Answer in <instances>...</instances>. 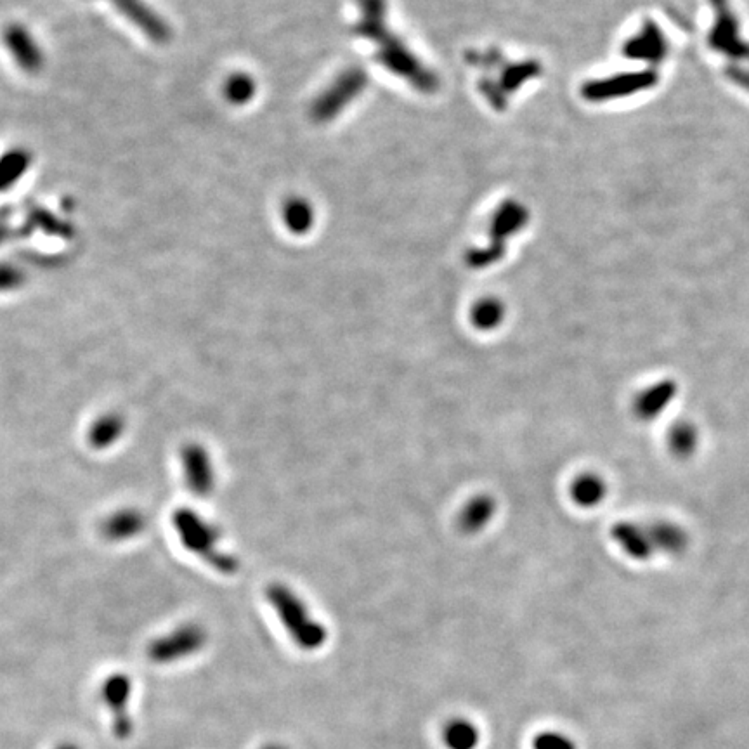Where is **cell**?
Returning <instances> with one entry per match:
<instances>
[{
  "instance_id": "obj_2",
  "label": "cell",
  "mask_w": 749,
  "mask_h": 749,
  "mask_svg": "<svg viewBox=\"0 0 749 749\" xmlns=\"http://www.w3.org/2000/svg\"><path fill=\"white\" fill-rule=\"evenodd\" d=\"M268 599L280 616L281 623L290 637L304 649H318L326 640V630L309 613V607L297 593L283 585H273L268 590Z\"/></svg>"
},
{
  "instance_id": "obj_6",
  "label": "cell",
  "mask_w": 749,
  "mask_h": 749,
  "mask_svg": "<svg viewBox=\"0 0 749 749\" xmlns=\"http://www.w3.org/2000/svg\"><path fill=\"white\" fill-rule=\"evenodd\" d=\"M496 502L489 495H477L463 507L458 526L465 535H477L495 517Z\"/></svg>"
},
{
  "instance_id": "obj_13",
  "label": "cell",
  "mask_w": 749,
  "mask_h": 749,
  "mask_svg": "<svg viewBox=\"0 0 749 749\" xmlns=\"http://www.w3.org/2000/svg\"><path fill=\"white\" fill-rule=\"evenodd\" d=\"M229 98L235 99V101H243L248 98V94H252V82H248L247 79H241L236 77L228 87Z\"/></svg>"
},
{
  "instance_id": "obj_9",
  "label": "cell",
  "mask_w": 749,
  "mask_h": 749,
  "mask_svg": "<svg viewBox=\"0 0 749 749\" xmlns=\"http://www.w3.org/2000/svg\"><path fill=\"white\" fill-rule=\"evenodd\" d=\"M124 434V420L120 415L115 413H108V415H101V417L91 425L89 430V443L103 450L108 448L113 443H117L118 437Z\"/></svg>"
},
{
  "instance_id": "obj_11",
  "label": "cell",
  "mask_w": 749,
  "mask_h": 749,
  "mask_svg": "<svg viewBox=\"0 0 749 749\" xmlns=\"http://www.w3.org/2000/svg\"><path fill=\"white\" fill-rule=\"evenodd\" d=\"M7 44L13 49V53H16L18 49H21L20 54H16L23 65L32 68V66L39 63V54H37V47L32 44L30 37H27V33L21 32L18 28H14L7 35Z\"/></svg>"
},
{
  "instance_id": "obj_15",
  "label": "cell",
  "mask_w": 749,
  "mask_h": 749,
  "mask_svg": "<svg viewBox=\"0 0 749 749\" xmlns=\"http://www.w3.org/2000/svg\"><path fill=\"white\" fill-rule=\"evenodd\" d=\"M266 749H281V748H266Z\"/></svg>"
},
{
  "instance_id": "obj_4",
  "label": "cell",
  "mask_w": 749,
  "mask_h": 749,
  "mask_svg": "<svg viewBox=\"0 0 749 749\" xmlns=\"http://www.w3.org/2000/svg\"><path fill=\"white\" fill-rule=\"evenodd\" d=\"M205 645V632L200 626H179L148 645V658L157 665H170L193 656Z\"/></svg>"
},
{
  "instance_id": "obj_10",
  "label": "cell",
  "mask_w": 749,
  "mask_h": 749,
  "mask_svg": "<svg viewBox=\"0 0 749 749\" xmlns=\"http://www.w3.org/2000/svg\"><path fill=\"white\" fill-rule=\"evenodd\" d=\"M502 302L495 299L481 300L472 311V323L482 332L493 330L503 321Z\"/></svg>"
},
{
  "instance_id": "obj_3",
  "label": "cell",
  "mask_w": 749,
  "mask_h": 749,
  "mask_svg": "<svg viewBox=\"0 0 749 749\" xmlns=\"http://www.w3.org/2000/svg\"><path fill=\"white\" fill-rule=\"evenodd\" d=\"M132 694L134 684L132 678L125 673H111L101 685V701L106 711L110 713L111 730L113 736L120 741H127L134 734V718H132Z\"/></svg>"
},
{
  "instance_id": "obj_8",
  "label": "cell",
  "mask_w": 749,
  "mask_h": 749,
  "mask_svg": "<svg viewBox=\"0 0 749 749\" xmlns=\"http://www.w3.org/2000/svg\"><path fill=\"white\" fill-rule=\"evenodd\" d=\"M443 743L446 749H476L481 743V732L476 723L465 718H453L444 725Z\"/></svg>"
},
{
  "instance_id": "obj_14",
  "label": "cell",
  "mask_w": 749,
  "mask_h": 749,
  "mask_svg": "<svg viewBox=\"0 0 749 749\" xmlns=\"http://www.w3.org/2000/svg\"><path fill=\"white\" fill-rule=\"evenodd\" d=\"M54 749H82L80 748L79 744L75 743H61L56 746Z\"/></svg>"
},
{
  "instance_id": "obj_1",
  "label": "cell",
  "mask_w": 749,
  "mask_h": 749,
  "mask_svg": "<svg viewBox=\"0 0 749 749\" xmlns=\"http://www.w3.org/2000/svg\"><path fill=\"white\" fill-rule=\"evenodd\" d=\"M174 526H176L179 540L183 541L184 547L189 552L202 557L210 562L212 566L221 573H235L238 562L235 557L224 554L221 545V531L212 526L210 522L202 519L196 512L191 510H179L174 515Z\"/></svg>"
},
{
  "instance_id": "obj_7",
  "label": "cell",
  "mask_w": 749,
  "mask_h": 749,
  "mask_svg": "<svg viewBox=\"0 0 749 749\" xmlns=\"http://www.w3.org/2000/svg\"><path fill=\"white\" fill-rule=\"evenodd\" d=\"M144 529L143 515L137 510H120L106 519L103 531L111 541L131 540L141 535Z\"/></svg>"
},
{
  "instance_id": "obj_12",
  "label": "cell",
  "mask_w": 749,
  "mask_h": 749,
  "mask_svg": "<svg viewBox=\"0 0 749 749\" xmlns=\"http://www.w3.org/2000/svg\"><path fill=\"white\" fill-rule=\"evenodd\" d=\"M287 221L292 228L300 231V229L309 228V224L313 221V214H311V209L307 205H304V203H292L288 207Z\"/></svg>"
},
{
  "instance_id": "obj_5",
  "label": "cell",
  "mask_w": 749,
  "mask_h": 749,
  "mask_svg": "<svg viewBox=\"0 0 749 749\" xmlns=\"http://www.w3.org/2000/svg\"><path fill=\"white\" fill-rule=\"evenodd\" d=\"M181 460L189 491L196 496H209L215 488V469L209 451L200 444H189Z\"/></svg>"
}]
</instances>
